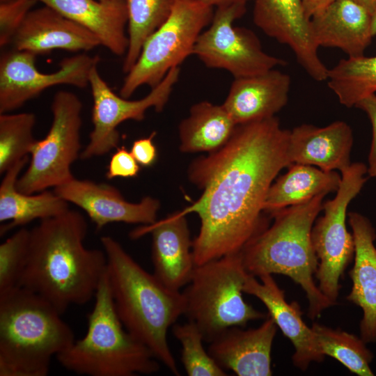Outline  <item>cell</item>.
Masks as SVG:
<instances>
[{"mask_svg": "<svg viewBox=\"0 0 376 376\" xmlns=\"http://www.w3.org/2000/svg\"><path fill=\"white\" fill-rule=\"evenodd\" d=\"M38 0H8L0 2V47L11 44L25 18Z\"/></svg>", "mask_w": 376, "mask_h": 376, "instance_id": "cell-34", "label": "cell"}, {"mask_svg": "<svg viewBox=\"0 0 376 376\" xmlns=\"http://www.w3.org/2000/svg\"><path fill=\"white\" fill-rule=\"evenodd\" d=\"M62 314L22 287L0 293V376H46L75 340Z\"/></svg>", "mask_w": 376, "mask_h": 376, "instance_id": "cell-5", "label": "cell"}, {"mask_svg": "<svg viewBox=\"0 0 376 376\" xmlns=\"http://www.w3.org/2000/svg\"><path fill=\"white\" fill-rule=\"evenodd\" d=\"M93 33L101 45L117 56L125 55L127 12L125 0H38Z\"/></svg>", "mask_w": 376, "mask_h": 376, "instance_id": "cell-24", "label": "cell"}, {"mask_svg": "<svg viewBox=\"0 0 376 376\" xmlns=\"http://www.w3.org/2000/svg\"><path fill=\"white\" fill-rule=\"evenodd\" d=\"M318 46L338 48L348 57H359L370 44L372 14L354 0H335L311 18Z\"/></svg>", "mask_w": 376, "mask_h": 376, "instance_id": "cell-23", "label": "cell"}, {"mask_svg": "<svg viewBox=\"0 0 376 376\" xmlns=\"http://www.w3.org/2000/svg\"><path fill=\"white\" fill-rule=\"evenodd\" d=\"M11 44L36 55L54 49L87 52L101 45L93 33L45 5L29 12Z\"/></svg>", "mask_w": 376, "mask_h": 376, "instance_id": "cell-19", "label": "cell"}, {"mask_svg": "<svg viewBox=\"0 0 376 376\" xmlns=\"http://www.w3.org/2000/svg\"><path fill=\"white\" fill-rule=\"evenodd\" d=\"M352 129L344 121L337 120L322 127L304 124L290 131L288 157L291 164L343 173L352 164Z\"/></svg>", "mask_w": 376, "mask_h": 376, "instance_id": "cell-22", "label": "cell"}, {"mask_svg": "<svg viewBox=\"0 0 376 376\" xmlns=\"http://www.w3.org/2000/svg\"><path fill=\"white\" fill-rule=\"evenodd\" d=\"M363 7H364L370 13L373 14L376 8V0H354Z\"/></svg>", "mask_w": 376, "mask_h": 376, "instance_id": "cell-40", "label": "cell"}, {"mask_svg": "<svg viewBox=\"0 0 376 376\" xmlns=\"http://www.w3.org/2000/svg\"><path fill=\"white\" fill-rule=\"evenodd\" d=\"M139 171L140 165L131 152L123 146L118 147L116 151L112 155L106 177L109 180L116 178H134L138 175Z\"/></svg>", "mask_w": 376, "mask_h": 376, "instance_id": "cell-35", "label": "cell"}, {"mask_svg": "<svg viewBox=\"0 0 376 376\" xmlns=\"http://www.w3.org/2000/svg\"><path fill=\"white\" fill-rule=\"evenodd\" d=\"M87 231L85 217L70 209L31 229L19 286L42 297L62 315L94 297L107 271L104 251L84 245Z\"/></svg>", "mask_w": 376, "mask_h": 376, "instance_id": "cell-2", "label": "cell"}, {"mask_svg": "<svg viewBox=\"0 0 376 376\" xmlns=\"http://www.w3.org/2000/svg\"><path fill=\"white\" fill-rule=\"evenodd\" d=\"M33 53L12 49L0 58V113H10L45 90L66 84L84 88L89 86L93 68L100 57L78 54L63 58L58 69L52 73L40 72L36 67Z\"/></svg>", "mask_w": 376, "mask_h": 376, "instance_id": "cell-13", "label": "cell"}, {"mask_svg": "<svg viewBox=\"0 0 376 376\" xmlns=\"http://www.w3.org/2000/svg\"><path fill=\"white\" fill-rule=\"evenodd\" d=\"M371 31L373 36H376V8L372 14Z\"/></svg>", "mask_w": 376, "mask_h": 376, "instance_id": "cell-41", "label": "cell"}, {"mask_svg": "<svg viewBox=\"0 0 376 376\" xmlns=\"http://www.w3.org/2000/svg\"><path fill=\"white\" fill-rule=\"evenodd\" d=\"M236 126L223 104H194L179 125L180 149L183 152H213L228 141Z\"/></svg>", "mask_w": 376, "mask_h": 376, "instance_id": "cell-27", "label": "cell"}, {"mask_svg": "<svg viewBox=\"0 0 376 376\" xmlns=\"http://www.w3.org/2000/svg\"><path fill=\"white\" fill-rule=\"evenodd\" d=\"M185 216L176 212L130 234L136 238L151 233L153 274L166 287L176 291L189 283L196 267Z\"/></svg>", "mask_w": 376, "mask_h": 376, "instance_id": "cell-16", "label": "cell"}, {"mask_svg": "<svg viewBox=\"0 0 376 376\" xmlns=\"http://www.w3.org/2000/svg\"><path fill=\"white\" fill-rule=\"evenodd\" d=\"M100 242L107 256V276L113 304L123 324L159 363L180 375L167 332L184 315L182 292L166 287L112 237L102 236Z\"/></svg>", "mask_w": 376, "mask_h": 376, "instance_id": "cell-3", "label": "cell"}, {"mask_svg": "<svg viewBox=\"0 0 376 376\" xmlns=\"http://www.w3.org/2000/svg\"><path fill=\"white\" fill-rule=\"evenodd\" d=\"M289 134L275 116L237 125L222 147L192 162L189 178L203 192L181 212L201 219L192 242L196 266L241 253L268 227L263 205L274 178L292 164Z\"/></svg>", "mask_w": 376, "mask_h": 376, "instance_id": "cell-1", "label": "cell"}, {"mask_svg": "<svg viewBox=\"0 0 376 376\" xmlns=\"http://www.w3.org/2000/svg\"><path fill=\"white\" fill-rule=\"evenodd\" d=\"M348 222L354 242V262L349 272L352 282L347 299L363 312L360 322L361 338L366 343L376 342V232L365 216L352 212Z\"/></svg>", "mask_w": 376, "mask_h": 376, "instance_id": "cell-20", "label": "cell"}, {"mask_svg": "<svg viewBox=\"0 0 376 376\" xmlns=\"http://www.w3.org/2000/svg\"><path fill=\"white\" fill-rule=\"evenodd\" d=\"M199 2H201L203 3L211 6L212 7L216 6H220L228 3H235V2H246L249 0H195Z\"/></svg>", "mask_w": 376, "mask_h": 376, "instance_id": "cell-39", "label": "cell"}, {"mask_svg": "<svg viewBox=\"0 0 376 376\" xmlns=\"http://www.w3.org/2000/svg\"><path fill=\"white\" fill-rule=\"evenodd\" d=\"M82 109V102L74 93L61 90L54 94L51 126L46 136L37 140L29 164L17 181L19 191L38 193L75 178L71 166L81 152Z\"/></svg>", "mask_w": 376, "mask_h": 376, "instance_id": "cell-9", "label": "cell"}, {"mask_svg": "<svg viewBox=\"0 0 376 376\" xmlns=\"http://www.w3.org/2000/svg\"><path fill=\"white\" fill-rule=\"evenodd\" d=\"M31 230L20 227L0 245V293L19 286L29 249Z\"/></svg>", "mask_w": 376, "mask_h": 376, "instance_id": "cell-33", "label": "cell"}, {"mask_svg": "<svg viewBox=\"0 0 376 376\" xmlns=\"http://www.w3.org/2000/svg\"><path fill=\"white\" fill-rule=\"evenodd\" d=\"M246 3L241 1L217 7L192 54L207 68L225 70L234 78L262 74L286 64L284 60L263 51L253 31L233 25L246 12Z\"/></svg>", "mask_w": 376, "mask_h": 376, "instance_id": "cell-11", "label": "cell"}, {"mask_svg": "<svg viewBox=\"0 0 376 376\" xmlns=\"http://www.w3.org/2000/svg\"><path fill=\"white\" fill-rule=\"evenodd\" d=\"M368 174L370 177H376V166L368 169Z\"/></svg>", "mask_w": 376, "mask_h": 376, "instance_id": "cell-42", "label": "cell"}, {"mask_svg": "<svg viewBox=\"0 0 376 376\" xmlns=\"http://www.w3.org/2000/svg\"><path fill=\"white\" fill-rule=\"evenodd\" d=\"M26 156L4 174L0 185V234L23 227L35 219L43 220L69 210V203L54 190L25 194L17 189L19 173L29 162Z\"/></svg>", "mask_w": 376, "mask_h": 376, "instance_id": "cell-25", "label": "cell"}, {"mask_svg": "<svg viewBox=\"0 0 376 376\" xmlns=\"http://www.w3.org/2000/svg\"><path fill=\"white\" fill-rule=\"evenodd\" d=\"M249 274L242 254L235 253L196 266L183 290L184 315L211 342L233 327H244L251 320L265 319V314L243 298Z\"/></svg>", "mask_w": 376, "mask_h": 376, "instance_id": "cell-7", "label": "cell"}, {"mask_svg": "<svg viewBox=\"0 0 376 376\" xmlns=\"http://www.w3.org/2000/svg\"><path fill=\"white\" fill-rule=\"evenodd\" d=\"M325 194L280 210L271 216V226L253 237L241 252L248 274L254 276L279 274L290 277L304 291L308 316L315 319L336 304L329 299L314 281L318 266L311 230L322 210Z\"/></svg>", "mask_w": 376, "mask_h": 376, "instance_id": "cell-4", "label": "cell"}, {"mask_svg": "<svg viewBox=\"0 0 376 376\" xmlns=\"http://www.w3.org/2000/svg\"><path fill=\"white\" fill-rule=\"evenodd\" d=\"M100 1H103V2H112L116 0H100Z\"/></svg>", "mask_w": 376, "mask_h": 376, "instance_id": "cell-43", "label": "cell"}, {"mask_svg": "<svg viewBox=\"0 0 376 376\" xmlns=\"http://www.w3.org/2000/svg\"><path fill=\"white\" fill-rule=\"evenodd\" d=\"M36 115L31 112L0 113V173L3 175L30 154L37 141L33 136Z\"/></svg>", "mask_w": 376, "mask_h": 376, "instance_id": "cell-31", "label": "cell"}, {"mask_svg": "<svg viewBox=\"0 0 376 376\" xmlns=\"http://www.w3.org/2000/svg\"><path fill=\"white\" fill-rule=\"evenodd\" d=\"M155 135L156 132H152L149 136L134 141L130 152L140 166H150L156 161L157 148L152 141Z\"/></svg>", "mask_w": 376, "mask_h": 376, "instance_id": "cell-36", "label": "cell"}, {"mask_svg": "<svg viewBox=\"0 0 376 376\" xmlns=\"http://www.w3.org/2000/svg\"><path fill=\"white\" fill-rule=\"evenodd\" d=\"M88 317L85 336L56 357L65 369L87 376H135L159 371V361L125 328L107 276H102Z\"/></svg>", "mask_w": 376, "mask_h": 376, "instance_id": "cell-6", "label": "cell"}, {"mask_svg": "<svg viewBox=\"0 0 376 376\" xmlns=\"http://www.w3.org/2000/svg\"><path fill=\"white\" fill-rule=\"evenodd\" d=\"M311 329L322 354L336 359L357 375H374L370 367L373 354L361 338L316 322Z\"/></svg>", "mask_w": 376, "mask_h": 376, "instance_id": "cell-30", "label": "cell"}, {"mask_svg": "<svg viewBox=\"0 0 376 376\" xmlns=\"http://www.w3.org/2000/svg\"><path fill=\"white\" fill-rule=\"evenodd\" d=\"M249 275L243 286L244 293L257 297L263 303L268 315L282 333L291 341L295 352L292 357L295 366L306 370L312 362H322L325 356L320 352L311 327L302 319V311L297 301L288 303L284 290L272 274Z\"/></svg>", "mask_w": 376, "mask_h": 376, "instance_id": "cell-18", "label": "cell"}, {"mask_svg": "<svg viewBox=\"0 0 376 376\" xmlns=\"http://www.w3.org/2000/svg\"><path fill=\"white\" fill-rule=\"evenodd\" d=\"M290 86V75L276 68L234 78L222 104L236 125L269 118L287 104Z\"/></svg>", "mask_w": 376, "mask_h": 376, "instance_id": "cell-21", "label": "cell"}, {"mask_svg": "<svg viewBox=\"0 0 376 376\" xmlns=\"http://www.w3.org/2000/svg\"><path fill=\"white\" fill-rule=\"evenodd\" d=\"M341 175L311 165L292 164L287 172L272 183L263 211L270 215L283 208L306 202L320 195L337 191Z\"/></svg>", "mask_w": 376, "mask_h": 376, "instance_id": "cell-26", "label": "cell"}, {"mask_svg": "<svg viewBox=\"0 0 376 376\" xmlns=\"http://www.w3.org/2000/svg\"><path fill=\"white\" fill-rule=\"evenodd\" d=\"M355 107L366 113L372 124L373 136L368 155V168L376 166V95L371 94L359 101Z\"/></svg>", "mask_w": 376, "mask_h": 376, "instance_id": "cell-37", "label": "cell"}, {"mask_svg": "<svg viewBox=\"0 0 376 376\" xmlns=\"http://www.w3.org/2000/svg\"><path fill=\"white\" fill-rule=\"evenodd\" d=\"M335 0H301L304 12L308 19L322 11Z\"/></svg>", "mask_w": 376, "mask_h": 376, "instance_id": "cell-38", "label": "cell"}, {"mask_svg": "<svg viewBox=\"0 0 376 376\" xmlns=\"http://www.w3.org/2000/svg\"><path fill=\"white\" fill-rule=\"evenodd\" d=\"M253 19L267 36L288 46L312 79L326 81L328 69L318 55L301 0H254Z\"/></svg>", "mask_w": 376, "mask_h": 376, "instance_id": "cell-14", "label": "cell"}, {"mask_svg": "<svg viewBox=\"0 0 376 376\" xmlns=\"http://www.w3.org/2000/svg\"><path fill=\"white\" fill-rule=\"evenodd\" d=\"M175 0H125L129 44L123 63L127 73L137 61L147 38L166 19Z\"/></svg>", "mask_w": 376, "mask_h": 376, "instance_id": "cell-29", "label": "cell"}, {"mask_svg": "<svg viewBox=\"0 0 376 376\" xmlns=\"http://www.w3.org/2000/svg\"><path fill=\"white\" fill-rule=\"evenodd\" d=\"M53 190L68 203L82 209L97 230L115 222L152 224L156 221L160 207L159 200L152 197L130 203L112 185L75 177Z\"/></svg>", "mask_w": 376, "mask_h": 376, "instance_id": "cell-15", "label": "cell"}, {"mask_svg": "<svg viewBox=\"0 0 376 376\" xmlns=\"http://www.w3.org/2000/svg\"><path fill=\"white\" fill-rule=\"evenodd\" d=\"M180 72L179 67L172 68L146 96L130 100L114 93L100 75L97 65L94 67L89 79L93 101V129L88 143L80 154V159L86 160L103 156L117 148L120 138L117 127L123 122L143 120L150 108H154L157 112L162 111L179 79Z\"/></svg>", "mask_w": 376, "mask_h": 376, "instance_id": "cell-12", "label": "cell"}, {"mask_svg": "<svg viewBox=\"0 0 376 376\" xmlns=\"http://www.w3.org/2000/svg\"><path fill=\"white\" fill-rule=\"evenodd\" d=\"M277 326L268 315L258 327L227 329L211 342L208 352L226 370L238 376H270L271 352Z\"/></svg>", "mask_w": 376, "mask_h": 376, "instance_id": "cell-17", "label": "cell"}, {"mask_svg": "<svg viewBox=\"0 0 376 376\" xmlns=\"http://www.w3.org/2000/svg\"><path fill=\"white\" fill-rule=\"evenodd\" d=\"M175 338L180 342L181 361L189 376H226L227 373L205 351L203 334L192 322L175 324Z\"/></svg>", "mask_w": 376, "mask_h": 376, "instance_id": "cell-32", "label": "cell"}, {"mask_svg": "<svg viewBox=\"0 0 376 376\" xmlns=\"http://www.w3.org/2000/svg\"><path fill=\"white\" fill-rule=\"evenodd\" d=\"M8 1V0H0V2H1V1Z\"/></svg>", "mask_w": 376, "mask_h": 376, "instance_id": "cell-44", "label": "cell"}, {"mask_svg": "<svg viewBox=\"0 0 376 376\" xmlns=\"http://www.w3.org/2000/svg\"><path fill=\"white\" fill-rule=\"evenodd\" d=\"M214 7L195 0H175L164 23L145 41L139 56L126 73L120 95L129 98L140 86L151 88L191 54L200 34L214 15Z\"/></svg>", "mask_w": 376, "mask_h": 376, "instance_id": "cell-8", "label": "cell"}, {"mask_svg": "<svg viewBox=\"0 0 376 376\" xmlns=\"http://www.w3.org/2000/svg\"><path fill=\"white\" fill-rule=\"evenodd\" d=\"M368 169L363 163L356 162L341 173L335 197L323 203L324 214L316 219L311 230L318 259L315 277L321 292L335 304L340 290V281L354 256L353 235L346 226L347 209L367 180Z\"/></svg>", "mask_w": 376, "mask_h": 376, "instance_id": "cell-10", "label": "cell"}, {"mask_svg": "<svg viewBox=\"0 0 376 376\" xmlns=\"http://www.w3.org/2000/svg\"><path fill=\"white\" fill-rule=\"evenodd\" d=\"M326 81L341 104L354 107L376 92V56L341 59L328 69Z\"/></svg>", "mask_w": 376, "mask_h": 376, "instance_id": "cell-28", "label": "cell"}]
</instances>
